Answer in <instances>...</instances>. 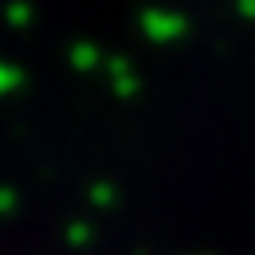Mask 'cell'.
<instances>
[{"label":"cell","mask_w":255,"mask_h":255,"mask_svg":"<svg viewBox=\"0 0 255 255\" xmlns=\"http://www.w3.org/2000/svg\"><path fill=\"white\" fill-rule=\"evenodd\" d=\"M185 16L173 12V8H145L141 12V32L149 35L153 43H177L185 35Z\"/></svg>","instance_id":"obj_1"},{"label":"cell","mask_w":255,"mask_h":255,"mask_svg":"<svg viewBox=\"0 0 255 255\" xmlns=\"http://www.w3.org/2000/svg\"><path fill=\"white\" fill-rule=\"evenodd\" d=\"M106 71H110V87H114L122 98H133L141 91V83H137V75H133V67H129L126 59H110Z\"/></svg>","instance_id":"obj_2"},{"label":"cell","mask_w":255,"mask_h":255,"mask_svg":"<svg viewBox=\"0 0 255 255\" xmlns=\"http://www.w3.org/2000/svg\"><path fill=\"white\" fill-rule=\"evenodd\" d=\"M98 63H102V55H98L95 43L83 39V43L71 47V67H75V71H98Z\"/></svg>","instance_id":"obj_3"},{"label":"cell","mask_w":255,"mask_h":255,"mask_svg":"<svg viewBox=\"0 0 255 255\" xmlns=\"http://www.w3.org/2000/svg\"><path fill=\"white\" fill-rule=\"evenodd\" d=\"M91 204H95V208H110V204H118V189L106 185V181H98L95 189H91Z\"/></svg>","instance_id":"obj_4"},{"label":"cell","mask_w":255,"mask_h":255,"mask_svg":"<svg viewBox=\"0 0 255 255\" xmlns=\"http://www.w3.org/2000/svg\"><path fill=\"white\" fill-rule=\"evenodd\" d=\"M67 244H71V248H87V244H91V224L87 220L67 224Z\"/></svg>","instance_id":"obj_5"},{"label":"cell","mask_w":255,"mask_h":255,"mask_svg":"<svg viewBox=\"0 0 255 255\" xmlns=\"http://www.w3.org/2000/svg\"><path fill=\"white\" fill-rule=\"evenodd\" d=\"M16 87H20V71L0 63V95H4V91H16Z\"/></svg>","instance_id":"obj_6"},{"label":"cell","mask_w":255,"mask_h":255,"mask_svg":"<svg viewBox=\"0 0 255 255\" xmlns=\"http://www.w3.org/2000/svg\"><path fill=\"white\" fill-rule=\"evenodd\" d=\"M8 20H12V24H28V20H32V8H28L24 0H16V4H8Z\"/></svg>","instance_id":"obj_7"},{"label":"cell","mask_w":255,"mask_h":255,"mask_svg":"<svg viewBox=\"0 0 255 255\" xmlns=\"http://www.w3.org/2000/svg\"><path fill=\"white\" fill-rule=\"evenodd\" d=\"M12 208H16V192L0 189V212H12Z\"/></svg>","instance_id":"obj_8"},{"label":"cell","mask_w":255,"mask_h":255,"mask_svg":"<svg viewBox=\"0 0 255 255\" xmlns=\"http://www.w3.org/2000/svg\"><path fill=\"white\" fill-rule=\"evenodd\" d=\"M236 8H240L244 20H255V0H236Z\"/></svg>","instance_id":"obj_9"}]
</instances>
